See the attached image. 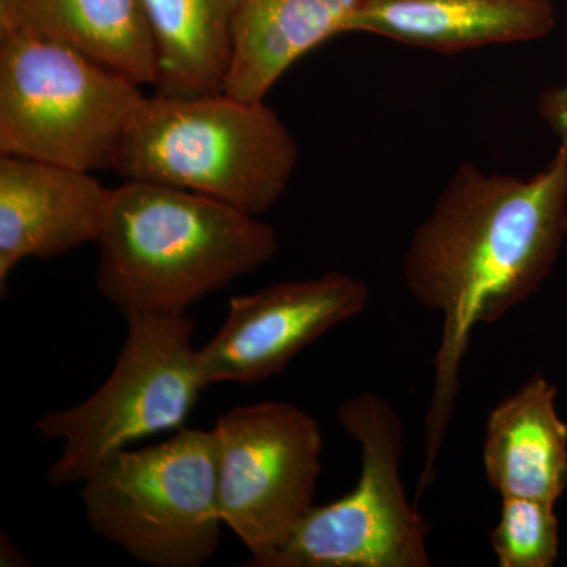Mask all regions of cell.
Segmentation results:
<instances>
[{"label":"cell","instance_id":"obj_1","mask_svg":"<svg viewBox=\"0 0 567 567\" xmlns=\"http://www.w3.org/2000/svg\"><path fill=\"white\" fill-rule=\"evenodd\" d=\"M566 235L567 156L558 151L546 169L529 178L461 164L410 238L406 290L443 320L417 498L435 477L473 330L498 322L539 290Z\"/></svg>","mask_w":567,"mask_h":567},{"label":"cell","instance_id":"obj_2","mask_svg":"<svg viewBox=\"0 0 567 567\" xmlns=\"http://www.w3.org/2000/svg\"><path fill=\"white\" fill-rule=\"evenodd\" d=\"M96 287L123 316L186 315L204 297L259 270L279 249L259 216L151 182L112 189Z\"/></svg>","mask_w":567,"mask_h":567},{"label":"cell","instance_id":"obj_3","mask_svg":"<svg viewBox=\"0 0 567 567\" xmlns=\"http://www.w3.org/2000/svg\"><path fill=\"white\" fill-rule=\"evenodd\" d=\"M298 142L265 102L227 92L145 96L112 171L262 216L286 194Z\"/></svg>","mask_w":567,"mask_h":567},{"label":"cell","instance_id":"obj_4","mask_svg":"<svg viewBox=\"0 0 567 567\" xmlns=\"http://www.w3.org/2000/svg\"><path fill=\"white\" fill-rule=\"evenodd\" d=\"M93 533L155 567H200L221 540L213 432L183 427L159 445L117 451L82 481Z\"/></svg>","mask_w":567,"mask_h":567},{"label":"cell","instance_id":"obj_5","mask_svg":"<svg viewBox=\"0 0 567 567\" xmlns=\"http://www.w3.org/2000/svg\"><path fill=\"white\" fill-rule=\"evenodd\" d=\"M144 100L140 84L80 52L0 32V155L112 171Z\"/></svg>","mask_w":567,"mask_h":567},{"label":"cell","instance_id":"obj_6","mask_svg":"<svg viewBox=\"0 0 567 567\" xmlns=\"http://www.w3.org/2000/svg\"><path fill=\"white\" fill-rule=\"evenodd\" d=\"M125 346L103 386L70 409L40 417L44 440H62L47 473L52 487L81 484L104 458L147 436L185 427L205 390L186 315L132 312Z\"/></svg>","mask_w":567,"mask_h":567},{"label":"cell","instance_id":"obj_7","mask_svg":"<svg viewBox=\"0 0 567 567\" xmlns=\"http://www.w3.org/2000/svg\"><path fill=\"white\" fill-rule=\"evenodd\" d=\"M360 446L352 492L315 506L264 567H429L427 520L402 483L404 424L386 399L361 393L336 410Z\"/></svg>","mask_w":567,"mask_h":567},{"label":"cell","instance_id":"obj_8","mask_svg":"<svg viewBox=\"0 0 567 567\" xmlns=\"http://www.w3.org/2000/svg\"><path fill=\"white\" fill-rule=\"evenodd\" d=\"M223 524L265 561L315 507L323 435L317 420L284 402L235 406L213 427Z\"/></svg>","mask_w":567,"mask_h":567},{"label":"cell","instance_id":"obj_9","mask_svg":"<svg viewBox=\"0 0 567 567\" xmlns=\"http://www.w3.org/2000/svg\"><path fill=\"white\" fill-rule=\"evenodd\" d=\"M368 301V286L341 271L233 298L221 330L197 350L205 386L254 385L281 374L306 347L360 316Z\"/></svg>","mask_w":567,"mask_h":567},{"label":"cell","instance_id":"obj_10","mask_svg":"<svg viewBox=\"0 0 567 567\" xmlns=\"http://www.w3.org/2000/svg\"><path fill=\"white\" fill-rule=\"evenodd\" d=\"M112 189L91 173L0 155V292L25 259L65 256L99 244Z\"/></svg>","mask_w":567,"mask_h":567},{"label":"cell","instance_id":"obj_11","mask_svg":"<svg viewBox=\"0 0 567 567\" xmlns=\"http://www.w3.org/2000/svg\"><path fill=\"white\" fill-rule=\"evenodd\" d=\"M554 28L551 0H365L347 33H371L406 47L456 54L540 40Z\"/></svg>","mask_w":567,"mask_h":567},{"label":"cell","instance_id":"obj_12","mask_svg":"<svg viewBox=\"0 0 567 567\" xmlns=\"http://www.w3.org/2000/svg\"><path fill=\"white\" fill-rule=\"evenodd\" d=\"M488 486L502 498L522 496L557 505L567 488V424L557 386L535 374L492 410L483 447Z\"/></svg>","mask_w":567,"mask_h":567},{"label":"cell","instance_id":"obj_13","mask_svg":"<svg viewBox=\"0 0 567 567\" xmlns=\"http://www.w3.org/2000/svg\"><path fill=\"white\" fill-rule=\"evenodd\" d=\"M0 32L62 44L140 85L156 82L142 0H0Z\"/></svg>","mask_w":567,"mask_h":567},{"label":"cell","instance_id":"obj_14","mask_svg":"<svg viewBox=\"0 0 567 567\" xmlns=\"http://www.w3.org/2000/svg\"><path fill=\"white\" fill-rule=\"evenodd\" d=\"M365 0H237L226 91L264 102L284 73L347 25Z\"/></svg>","mask_w":567,"mask_h":567},{"label":"cell","instance_id":"obj_15","mask_svg":"<svg viewBox=\"0 0 567 567\" xmlns=\"http://www.w3.org/2000/svg\"><path fill=\"white\" fill-rule=\"evenodd\" d=\"M155 41V93L226 91L237 0H142Z\"/></svg>","mask_w":567,"mask_h":567},{"label":"cell","instance_id":"obj_16","mask_svg":"<svg viewBox=\"0 0 567 567\" xmlns=\"http://www.w3.org/2000/svg\"><path fill=\"white\" fill-rule=\"evenodd\" d=\"M554 503L522 496L502 498L491 535L499 567H554L559 555V520Z\"/></svg>","mask_w":567,"mask_h":567},{"label":"cell","instance_id":"obj_17","mask_svg":"<svg viewBox=\"0 0 567 567\" xmlns=\"http://www.w3.org/2000/svg\"><path fill=\"white\" fill-rule=\"evenodd\" d=\"M539 111L551 132L557 134L558 151L567 156V84L544 93Z\"/></svg>","mask_w":567,"mask_h":567}]
</instances>
